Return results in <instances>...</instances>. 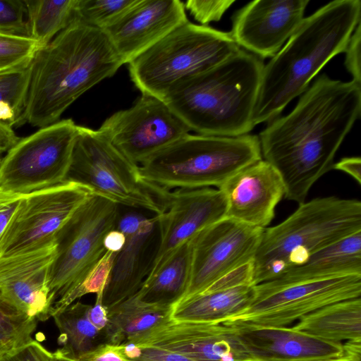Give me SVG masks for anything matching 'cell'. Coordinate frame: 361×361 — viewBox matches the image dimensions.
I'll list each match as a JSON object with an SVG mask.
<instances>
[{
    "label": "cell",
    "mask_w": 361,
    "mask_h": 361,
    "mask_svg": "<svg viewBox=\"0 0 361 361\" xmlns=\"http://www.w3.org/2000/svg\"><path fill=\"white\" fill-rule=\"evenodd\" d=\"M240 49L230 32L188 21L128 63L129 74L142 94L163 100L177 85L213 68Z\"/></svg>",
    "instance_id": "cell-7"
},
{
    "label": "cell",
    "mask_w": 361,
    "mask_h": 361,
    "mask_svg": "<svg viewBox=\"0 0 361 361\" xmlns=\"http://www.w3.org/2000/svg\"><path fill=\"white\" fill-rule=\"evenodd\" d=\"M242 286H255L252 261L230 271L203 292L222 290Z\"/></svg>",
    "instance_id": "cell-38"
},
{
    "label": "cell",
    "mask_w": 361,
    "mask_h": 361,
    "mask_svg": "<svg viewBox=\"0 0 361 361\" xmlns=\"http://www.w3.org/2000/svg\"><path fill=\"white\" fill-rule=\"evenodd\" d=\"M254 361H316L345 353L342 343L318 338L286 326H229Z\"/></svg>",
    "instance_id": "cell-22"
},
{
    "label": "cell",
    "mask_w": 361,
    "mask_h": 361,
    "mask_svg": "<svg viewBox=\"0 0 361 361\" xmlns=\"http://www.w3.org/2000/svg\"><path fill=\"white\" fill-rule=\"evenodd\" d=\"M360 295L361 275L290 282L269 281L255 285L250 305L221 324L285 326L324 306Z\"/></svg>",
    "instance_id": "cell-10"
},
{
    "label": "cell",
    "mask_w": 361,
    "mask_h": 361,
    "mask_svg": "<svg viewBox=\"0 0 361 361\" xmlns=\"http://www.w3.org/2000/svg\"><path fill=\"white\" fill-rule=\"evenodd\" d=\"M0 33L30 37L23 0H0Z\"/></svg>",
    "instance_id": "cell-35"
},
{
    "label": "cell",
    "mask_w": 361,
    "mask_h": 361,
    "mask_svg": "<svg viewBox=\"0 0 361 361\" xmlns=\"http://www.w3.org/2000/svg\"><path fill=\"white\" fill-rule=\"evenodd\" d=\"M30 37L43 47L73 20L77 0H23Z\"/></svg>",
    "instance_id": "cell-29"
},
{
    "label": "cell",
    "mask_w": 361,
    "mask_h": 361,
    "mask_svg": "<svg viewBox=\"0 0 361 361\" xmlns=\"http://www.w3.org/2000/svg\"><path fill=\"white\" fill-rule=\"evenodd\" d=\"M226 212V199L218 188L170 191L166 209L158 215L159 239L147 276L153 274L180 244L225 218Z\"/></svg>",
    "instance_id": "cell-15"
},
{
    "label": "cell",
    "mask_w": 361,
    "mask_h": 361,
    "mask_svg": "<svg viewBox=\"0 0 361 361\" xmlns=\"http://www.w3.org/2000/svg\"><path fill=\"white\" fill-rule=\"evenodd\" d=\"M225 217L192 238V262L185 298L204 291L230 271L252 262L263 231Z\"/></svg>",
    "instance_id": "cell-14"
},
{
    "label": "cell",
    "mask_w": 361,
    "mask_h": 361,
    "mask_svg": "<svg viewBox=\"0 0 361 361\" xmlns=\"http://www.w3.org/2000/svg\"><path fill=\"white\" fill-rule=\"evenodd\" d=\"M117 347L128 361H193L177 353L153 346L126 343Z\"/></svg>",
    "instance_id": "cell-36"
},
{
    "label": "cell",
    "mask_w": 361,
    "mask_h": 361,
    "mask_svg": "<svg viewBox=\"0 0 361 361\" xmlns=\"http://www.w3.org/2000/svg\"><path fill=\"white\" fill-rule=\"evenodd\" d=\"M93 192L73 182L23 196L0 239V258L55 241L62 227Z\"/></svg>",
    "instance_id": "cell-12"
},
{
    "label": "cell",
    "mask_w": 361,
    "mask_h": 361,
    "mask_svg": "<svg viewBox=\"0 0 361 361\" xmlns=\"http://www.w3.org/2000/svg\"><path fill=\"white\" fill-rule=\"evenodd\" d=\"M90 306L77 302L53 314L60 332L58 343L61 345L55 352L60 355L76 361L97 347L107 344L106 330L97 329L88 318Z\"/></svg>",
    "instance_id": "cell-28"
},
{
    "label": "cell",
    "mask_w": 361,
    "mask_h": 361,
    "mask_svg": "<svg viewBox=\"0 0 361 361\" xmlns=\"http://www.w3.org/2000/svg\"><path fill=\"white\" fill-rule=\"evenodd\" d=\"M361 231V202L336 196L299 204L281 223L264 228L252 260L253 284L277 279L319 250Z\"/></svg>",
    "instance_id": "cell-5"
},
{
    "label": "cell",
    "mask_w": 361,
    "mask_h": 361,
    "mask_svg": "<svg viewBox=\"0 0 361 361\" xmlns=\"http://www.w3.org/2000/svg\"><path fill=\"white\" fill-rule=\"evenodd\" d=\"M254 294L255 286L202 292L185 298L174 305L171 318L176 322L221 324L244 310Z\"/></svg>",
    "instance_id": "cell-25"
},
{
    "label": "cell",
    "mask_w": 361,
    "mask_h": 361,
    "mask_svg": "<svg viewBox=\"0 0 361 361\" xmlns=\"http://www.w3.org/2000/svg\"><path fill=\"white\" fill-rule=\"evenodd\" d=\"M116 252L106 250L102 257L86 275L79 287L68 299V306L86 294L103 293L111 271Z\"/></svg>",
    "instance_id": "cell-34"
},
{
    "label": "cell",
    "mask_w": 361,
    "mask_h": 361,
    "mask_svg": "<svg viewBox=\"0 0 361 361\" xmlns=\"http://www.w3.org/2000/svg\"><path fill=\"white\" fill-rule=\"evenodd\" d=\"M179 0H138L127 13L102 31L123 64L188 22Z\"/></svg>",
    "instance_id": "cell-19"
},
{
    "label": "cell",
    "mask_w": 361,
    "mask_h": 361,
    "mask_svg": "<svg viewBox=\"0 0 361 361\" xmlns=\"http://www.w3.org/2000/svg\"><path fill=\"white\" fill-rule=\"evenodd\" d=\"M55 241L40 248L0 258V293L16 307L39 322L51 317L48 286Z\"/></svg>",
    "instance_id": "cell-20"
},
{
    "label": "cell",
    "mask_w": 361,
    "mask_h": 361,
    "mask_svg": "<svg viewBox=\"0 0 361 361\" xmlns=\"http://www.w3.org/2000/svg\"><path fill=\"white\" fill-rule=\"evenodd\" d=\"M137 1L77 0L74 20L103 30L119 20Z\"/></svg>",
    "instance_id": "cell-31"
},
{
    "label": "cell",
    "mask_w": 361,
    "mask_h": 361,
    "mask_svg": "<svg viewBox=\"0 0 361 361\" xmlns=\"http://www.w3.org/2000/svg\"><path fill=\"white\" fill-rule=\"evenodd\" d=\"M227 202L226 216L251 226L266 228L285 195L283 181L265 160L236 173L219 188Z\"/></svg>",
    "instance_id": "cell-21"
},
{
    "label": "cell",
    "mask_w": 361,
    "mask_h": 361,
    "mask_svg": "<svg viewBox=\"0 0 361 361\" xmlns=\"http://www.w3.org/2000/svg\"><path fill=\"white\" fill-rule=\"evenodd\" d=\"M54 353L33 340L0 357V361H51Z\"/></svg>",
    "instance_id": "cell-40"
},
{
    "label": "cell",
    "mask_w": 361,
    "mask_h": 361,
    "mask_svg": "<svg viewBox=\"0 0 361 361\" xmlns=\"http://www.w3.org/2000/svg\"><path fill=\"white\" fill-rule=\"evenodd\" d=\"M262 159L258 136L188 134L138 165L143 179L165 189L217 188Z\"/></svg>",
    "instance_id": "cell-6"
},
{
    "label": "cell",
    "mask_w": 361,
    "mask_h": 361,
    "mask_svg": "<svg viewBox=\"0 0 361 361\" xmlns=\"http://www.w3.org/2000/svg\"><path fill=\"white\" fill-rule=\"evenodd\" d=\"M76 361H128L116 345L103 344L81 356Z\"/></svg>",
    "instance_id": "cell-42"
},
{
    "label": "cell",
    "mask_w": 361,
    "mask_h": 361,
    "mask_svg": "<svg viewBox=\"0 0 361 361\" xmlns=\"http://www.w3.org/2000/svg\"><path fill=\"white\" fill-rule=\"evenodd\" d=\"M118 204L92 193L58 233L48 286L52 313L68 306V299L106 252L104 240L116 229Z\"/></svg>",
    "instance_id": "cell-9"
},
{
    "label": "cell",
    "mask_w": 361,
    "mask_h": 361,
    "mask_svg": "<svg viewBox=\"0 0 361 361\" xmlns=\"http://www.w3.org/2000/svg\"><path fill=\"white\" fill-rule=\"evenodd\" d=\"M191 262L190 239L176 247L153 274L147 276L135 295L148 304L173 307L186 294Z\"/></svg>",
    "instance_id": "cell-24"
},
{
    "label": "cell",
    "mask_w": 361,
    "mask_h": 361,
    "mask_svg": "<svg viewBox=\"0 0 361 361\" xmlns=\"http://www.w3.org/2000/svg\"><path fill=\"white\" fill-rule=\"evenodd\" d=\"M37 322L0 293V357L32 342Z\"/></svg>",
    "instance_id": "cell-30"
},
{
    "label": "cell",
    "mask_w": 361,
    "mask_h": 361,
    "mask_svg": "<svg viewBox=\"0 0 361 361\" xmlns=\"http://www.w3.org/2000/svg\"><path fill=\"white\" fill-rule=\"evenodd\" d=\"M116 228L125 243L116 252L102 302L107 309L135 295L147 278L153 257L149 247L158 231V215L147 217L137 212L119 216Z\"/></svg>",
    "instance_id": "cell-18"
},
{
    "label": "cell",
    "mask_w": 361,
    "mask_h": 361,
    "mask_svg": "<svg viewBox=\"0 0 361 361\" xmlns=\"http://www.w3.org/2000/svg\"><path fill=\"white\" fill-rule=\"evenodd\" d=\"M345 353L337 358L316 361H360L361 342H345Z\"/></svg>",
    "instance_id": "cell-47"
},
{
    "label": "cell",
    "mask_w": 361,
    "mask_h": 361,
    "mask_svg": "<svg viewBox=\"0 0 361 361\" xmlns=\"http://www.w3.org/2000/svg\"><path fill=\"white\" fill-rule=\"evenodd\" d=\"M24 195L0 188V239Z\"/></svg>",
    "instance_id": "cell-41"
},
{
    "label": "cell",
    "mask_w": 361,
    "mask_h": 361,
    "mask_svg": "<svg viewBox=\"0 0 361 361\" xmlns=\"http://www.w3.org/2000/svg\"><path fill=\"white\" fill-rule=\"evenodd\" d=\"M360 17V0H335L303 18L264 66L253 113L255 126L274 119L332 58L344 52Z\"/></svg>",
    "instance_id": "cell-3"
},
{
    "label": "cell",
    "mask_w": 361,
    "mask_h": 361,
    "mask_svg": "<svg viewBox=\"0 0 361 361\" xmlns=\"http://www.w3.org/2000/svg\"><path fill=\"white\" fill-rule=\"evenodd\" d=\"M53 353H54V357H53L51 361H73L72 360H70L68 358H66L65 357L60 355L59 354H58L56 352H54Z\"/></svg>",
    "instance_id": "cell-48"
},
{
    "label": "cell",
    "mask_w": 361,
    "mask_h": 361,
    "mask_svg": "<svg viewBox=\"0 0 361 361\" xmlns=\"http://www.w3.org/2000/svg\"><path fill=\"white\" fill-rule=\"evenodd\" d=\"M293 328L324 341L361 342V298L324 306L300 319Z\"/></svg>",
    "instance_id": "cell-27"
},
{
    "label": "cell",
    "mask_w": 361,
    "mask_h": 361,
    "mask_svg": "<svg viewBox=\"0 0 361 361\" xmlns=\"http://www.w3.org/2000/svg\"><path fill=\"white\" fill-rule=\"evenodd\" d=\"M31 63L0 73V105L10 104L22 116L24 122Z\"/></svg>",
    "instance_id": "cell-32"
},
{
    "label": "cell",
    "mask_w": 361,
    "mask_h": 361,
    "mask_svg": "<svg viewBox=\"0 0 361 361\" xmlns=\"http://www.w3.org/2000/svg\"><path fill=\"white\" fill-rule=\"evenodd\" d=\"M40 48L30 37L0 33V73L30 63Z\"/></svg>",
    "instance_id": "cell-33"
},
{
    "label": "cell",
    "mask_w": 361,
    "mask_h": 361,
    "mask_svg": "<svg viewBox=\"0 0 361 361\" xmlns=\"http://www.w3.org/2000/svg\"><path fill=\"white\" fill-rule=\"evenodd\" d=\"M122 65L102 30L74 20L32 61L25 122L40 128L59 121L80 96Z\"/></svg>",
    "instance_id": "cell-2"
},
{
    "label": "cell",
    "mask_w": 361,
    "mask_h": 361,
    "mask_svg": "<svg viewBox=\"0 0 361 361\" xmlns=\"http://www.w3.org/2000/svg\"><path fill=\"white\" fill-rule=\"evenodd\" d=\"M361 23V22H360ZM359 23L351 35L344 50L345 58L344 64L348 71L351 74L353 80L361 85L360 71V42L361 23Z\"/></svg>",
    "instance_id": "cell-39"
},
{
    "label": "cell",
    "mask_w": 361,
    "mask_h": 361,
    "mask_svg": "<svg viewBox=\"0 0 361 361\" xmlns=\"http://www.w3.org/2000/svg\"><path fill=\"white\" fill-rule=\"evenodd\" d=\"M102 293L97 295L96 301L90 305L87 316L90 322L99 330L104 331L108 324V310L102 302Z\"/></svg>",
    "instance_id": "cell-43"
},
{
    "label": "cell",
    "mask_w": 361,
    "mask_h": 361,
    "mask_svg": "<svg viewBox=\"0 0 361 361\" xmlns=\"http://www.w3.org/2000/svg\"><path fill=\"white\" fill-rule=\"evenodd\" d=\"M344 275H361V231L319 250L274 280L290 282Z\"/></svg>",
    "instance_id": "cell-23"
},
{
    "label": "cell",
    "mask_w": 361,
    "mask_h": 361,
    "mask_svg": "<svg viewBox=\"0 0 361 361\" xmlns=\"http://www.w3.org/2000/svg\"><path fill=\"white\" fill-rule=\"evenodd\" d=\"M334 169L345 172L361 183V159L359 157H345L334 163Z\"/></svg>",
    "instance_id": "cell-44"
},
{
    "label": "cell",
    "mask_w": 361,
    "mask_h": 361,
    "mask_svg": "<svg viewBox=\"0 0 361 361\" xmlns=\"http://www.w3.org/2000/svg\"><path fill=\"white\" fill-rule=\"evenodd\" d=\"M20 139L11 126L0 121V155L6 153Z\"/></svg>",
    "instance_id": "cell-45"
},
{
    "label": "cell",
    "mask_w": 361,
    "mask_h": 361,
    "mask_svg": "<svg viewBox=\"0 0 361 361\" xmlns=\"http://www.w3.org/2000/svg\"><path fill=\"white\" fill-rule=\"evenodd\" d=\"M1 157H0V164H1Z\"/></svg>",
    "instance_id": "cell-49"
},
{
    "label": "cell",
    "mask_w": 361,
    "mask_h": 361,
    "mask_svg": "<svg viewBox=\"0 0 361 361\" xmlns=\"http://www.w3.org/2000/svg\"><path fill=\"white\" fill-rule=\"evenodd\" d=\"M173 307L144 302L135 294L108 308L107 344L128 343L170 322Z\"/></svg>",
    "instance_id": "cell-26"
},
{
    "label": "cell",
    "mask_w": 361,
    "mask_h": 361,
    "mask_svg": "<svg viewBox=\"0 0 361 361\" xmlns=\"http://www.w3.org/2000/svg\"><path fill=\"white\" fill-rule=\"evenodd\" d=\"M98 130L137 165L190 131L164 100L145 94L107 118Z\"/></svg>",
    "instance_id": "cell-13"
},
{
    "label": "cell",
    "mask_w": 361,
    "mask_h": 361,
    "mask_svg": "<svg viewBox=\"0 0 361 361\" xmlns=\"http://www.w3.org/2000/svg\"><path fill=\"white\" fill-rule=\"evenodd\" d=\"M128 343L169 350L193 361H254L235 329L221 324L171 320Z\"/></svg>",
    "instance_id": "cell-17"
},
{
    "label": "cell",
    "mask_w": 361,
    "mask_h": 361,
    "mask_svg": "<svg viewBox=\"0 0 361 361\" xmlns=\"http://www.w3.org/2000/svg\"><path fill=\"white\" fill-rule=\"evenodd\" d=\"M264 66L262 59L240 49L213 68L177 85L163 100L200 135L248 134L255 127Z\"/></svg>",
    "instance_id": "cell-4"
},
{
    "label": "cell",
    "mask_w": 361,
    "mask_h": 361,
    "mask_svg": "<svg viewBox=\"0 0 361 361\" xmlns=\"http://www.w3.org/2000/svg\"><path fill=\"white\" fill-rule=\"evenodd\" d=\"M78 134L71 119L20 138L0 164V188L26 195L66 181Z\"/></svg>",
    "instance_id": "cell-11"
},
{
    "label": "cell",
    "mask_w": 361,
    "mask_h": 361,
    "mask_svg": "<svg viewBox=\"0 0 361 361\" xmlns=\"http://www.w3.org/2000/svg\"><path fill=\"white\" fill-rule=\"evenodd\" d=\"M124 234L117 228L109 231L104 240L105 249L114 252H119L125 243Z\"/></svg>",
    "instance_id": "cell-46"
},
{
    "label": "cell",
    "mask_w": 361,
    "mask_h": 361,
    "mask_svg": "<svg viewBox=\"0 0 361 361\" xmlns=\"http://www.w3.org/2000/svg\"><path fill=\"white\" fill-rule=\"evenodd\" d=\"M309 0H255L238 10L230 34L244 50L273 57L298 27Z\"/></svg>",
    "instance_id": "cell-16"
},
{
    "label": "cell",
    "mask_w": 361,
    "mask_h": 361,
    "mask_svg": "<svg viewBox=\"0 0 361 361\" xmlns=\"http://www.w3.org/2000/svg\"><path fill=\"white\" fill-rule=\"evenodd\" d=\"M234 2V0H188L184 6L202 25H207L210 22L219 21Z\"/></svg>",
    "instance_id": "cell-37"
},
{
    "label": "cell",
    "mask_w": 361,
    "mask_h": 361,
    "mask_svg": "<svg viewBox=\"0 0 361 361\" xmlns=\"http://www.w3.org/2000/svg\"><path fill=\"white\" fill-rule=\"evenodd\" d=\"M360 110V84L323 74L288 115L273 119L260 133L262 155L279 174L285 198L305 202L315 182L333 169Z\"/></svg>",
    "instance_id": "cell-1"
},
{
    "label": "cell",
    "mask_w": 361,
    "mask_h": 361,
    "mask_svg": "<svg viewBox=\"0 0 361 361\" xmlns=\"http://www.w3.org/2000/svg\"><path fill=\"white\" fill-rule=\"evenodd\" d=\"M65 182L89 188L116 204L161 215L170 190L142 178L138 165L123 155L98 130L78 126Z\"/></svg>",
    "instance_id": "cell-8"
}]
</instances>
